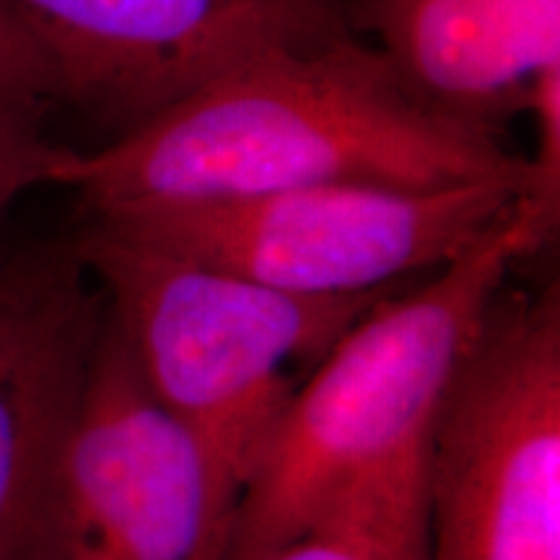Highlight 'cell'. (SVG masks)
<instances>
[{"label": "cell", "mask_w": 560, "mask_h": 560, "mask_svg": "<svg viewBox=\"0 0 560 560\" xmlns=\"http://www.w3.org/2000/svg\"><path fill=\"white\" fill-rule=\"evenodd\" d=\"M104 310L73 240L0 252V560H52L62 452Z\"/></svg>", "instance_id": "8"}, {"label": "cell", "mask_w": 560, "mask_h": 560, "mask_svg": "<svg viewBox=\"0 0 560 560\" xmlns=\"http://www.w3.org/2000/svg\"><path fill=\"white\" fill-rule=\"evenodd\" d=\"M0 3L52 60L62 102L107 122L117 136L231 68L355 34L350 0Z\"/></svg>", "instance_id": "7"}, {"label": "cell", "mask_w": 560, "mask_h": 560, "mask_svg": "<svg viewBox=\"0 0 560 560\" xmlns=\"http://www.w3.org/2000/svg\"><path fill=\"white\" fill-rule=\"evenodd\" d=\"M231 522L198 439L145 387L104 310L62 452L52 560H223Z\"/></svg>", "instance_id": "6"}, {"label": "cell", "mask_w": 560, "mask_h": 560, "mask_svg": "<svg viewBox=\"0 0 560 560\" xmlns=\"http://www.w3.org/2000/svg\"><path fill=\"white\" fill-rule=\"evenodd\" d=\"M478 182L560 198L501 130L433 109L361 34L231 68L102 149L73 151L58 177L83 213L317 185Z\"/></svg>", "instance_id": "1"}, {"label": "cell", "mask_w": 560, "mask_h": 560, "mask_svg": "<svg viewBox=\"0 0 560 560\" xmlns=\"http://www.w3.org/2000/svg\"><path fill=\"white\" fill-rule=\"evenodd\" d=\"M42 120L45 109H0V223L34 187L58 185L73 153L45 136Z\"/></svg>", "instance_id": "11"}, {"label": "cell", "mask_w": 560, "mask_h": 560, "mask_svg": "<svg viewBox=\"0 0 560 560\" xmlns=\"http://www.w3.org/2000/svg\"><path fill=\"white\" fill-rule=\"evenodd\" d=\"M62 102L52 60L0 3V109H45Z\"/></svg>", "instance_id": "13"}, {"label": "cell", "mask_w": 560, "mask_h": 560, "mask_svg": "<svg viewBox=\"0 0 560 560\" xmlns=\"http://www.w3.org/2000/svg\"><path fill=\"white\" fill-rule=\"evenodd\" d=\"M431 560H560V293L506 291L429 441Z\"/></svg>", "instance_id": "5"}, {"label": "cell", "mask_w": 560, "mask_h": 560, "mask_svg": "<svg viewBox=\"0 0 560 560\" xmlns=\"http://www.w3.org/2000/svg\"><path fill=\"white\" fill-rule=\"evenodd\" d=\"M509 182L317 185L252 198L86 213L174 255L299 296H366L457 260L524 195ZM545 195V192H542Z\"/></svg>", "instance_id": "4"}, {"label": "cell", "mask_w": 560, "mask_h": 560, "mask_svg": "<svg viewBox=\"0 0 560 560\" xmlns=\"http://www.w3.org/2000/svg\"><path fill=\"white\" fill-rule=\"evenodd\" d=\"M70 240L145 387L198 439L234 514L296 389L293 369L317 366L389 293L299 296L187 260L96 219H83Z\"/></svg>", "instance_id": "3"}, {"label": "cell", "mask_w": 560, "mask_h": 560, "mask_svg": "<svg viewBox=\"0 0 560 560\" xmlns=\"http://www.w3.org/2000/svg\"><path fill=\"white\" fill-rule=\"evenodd\" d=\"M501 45L524 86L560 68V0H495Z\"/></svg>", "instance_id": "12"}, {"label": "cell", "mask_w": 560, "mask_h": 560, "mask_svg": "<svg viewBox=\"0 0 560 560\" xmlns=\"http://www.w3.org/2000/svg\"><path fill=\"white\" fill-rule=\"evenodd\" d=\"M429 450L366 475L262 560H431Z\"/></svg>", "instance_id": "10"}, {"label": "cell", "mask_w": 560, "mask_h": 560, "mask_svg": "<svg viewBox=\"0 0 560 560\" xmlns=\"http://www.w3.org/2000/svg\"><path fill=\"white\" fill-rule=\"evenodd\" d=\"M350 24L433 109L501 130L527 107L509 68L495 0H350Z\"/></svg>", "instance_id": "9"}, {"label": "cell", "mask_w": 560, "mask_h": 560, "mask_svg": "<svg viewBox=\"0 0 560 560\" xmlns=\"http://www.w3.org/2000/svg\"><path fill=\"white\" fill-rule=\"evenodd\" d=\"M558 202L529 192L490 234L369 306L280 412L244 488L223 560H262L342 490L429 450L439 408L511 270L550 240Z\"/></svg>", "instance_id": "2"}]
</instances>
